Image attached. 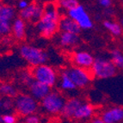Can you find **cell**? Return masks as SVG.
Wrapping results in <instances>:
<instances>
[{"label":"cell","instance_id":"cell-1","mask_svg":"<svg viewBox=\"0 0 123 123\" xmlns=\"http://www.w3.org/2000/svg\"><path fill=\"white\" fill-rule=\"evenodd\" d=\"M59 7L54 3H47L44 4V14L41 20L36 23L38 33L43 38H51L60 30L59 23L61 18Z\"/></svg>","mask_w":123,"mask_h":123},{"label":"cell","instance_id":"cell-2","mask_svg":"<svg viewBox=\"0 0 123 123\" xmlns=\"http://www.w3.org/2000/svg\"><path fill=\"white\" fill-rule=\"evenodd\" d=\"M19 53L23 60L32 67L44 65L48 60V54L47 52L29 44H23L21 46Z\"/></svg>","mask_w":123,"mask_h":123},{"label":"cell","instance_id":"cell-3","mask_svg":"<svg viewBox=\"0 0 123 123\" xmlns=\"http://www.w3.org/2000/svg\"><path fill=\"white\" fill-rule=\"evenodd\" d=\"M15 111L20 116L27 117L35 115L39 109V103L29 94H18L14 98Z\"/></svg>","mask_w":123,"mask_h":123},{"label":"cell","instance_id":"cell-4","mask_svg":"<svg viewBox=\"0 0 123 123\" xmlns=\"http://www.w3.org/2000/svg\"><path fill=\"white\" fill-rule=\"evenodd\" d=\"M66 101L65 96L59 90H51V92L41 101V110L48 115L60 114Z\"/></svg>","mask_w":123,"mask_h":123},{"label":"cell","instance_id":"cell-5","mask_svg":"<svg viewBox=\"0 0 123 123\" xmlns=\"http://www.w3.org/2000/svg\"><path fill=\"white\" fill-rule=\"evenodd\" d=\"M30 71L35 81L46 84L50 88L56 85L59 81L58 72L54 68L47 64L32 67Z\"/></svg>","mask_w":123,"mask_h":123},{"label":"cell","instance_id":"cell-6","mask_svg":"<svg viewBox=\"0 0 123 123\" xmlns=\"http://www.w3.org/2000/svg\"><path fill=\"white\" fill-rule=\"evenodd\" d=\"M92 77L99 79H106L114 77L117 72V68L112 61L103 57L95 58L94 63L90 68Z\"/></svg>","mask_w":123,"mask_h":123},{"label":"cell","instance_id":"cell-7","mask_svg":"<svg viewBox=\"0 0 123 123\" xmlns=\"http://www.w3.org/2000/svg\"><path fill=\"white\" fill-rule=\"evenodd\" d=\"M63 72L67 75L78 89L86 88L90 85L92 80V74L90 71L85 70L77 66H71L66 68Z\"/></svg>","mask_w":123,"mask_h":123},{"label":"cell","instance_id":"cell-8","mask_svg":"<svg viewBox=\"0 0 123 123\" xmlns=\"http://www.w3.org/2000/svg\"><path fill=\"white\" fill-rule=\"evenodd\" d=\"M66 15L73 19L81 28V29H90L93 28L92 19L90 18V15L82 4H79L73 10L68 11Z\"/></svg>","mask_w":123,"mask_h":123},{"label":"cell","instance_id":"cell-9","mask_svg":"<svg viewBox=\"0 0 123 123\" xmlns=\"http://www.w3.org/2000/svg\"><path fill=\"white\" fill-rule=\"evenodd\" d=\"M94 60L95 58L92 54L84 50L75 51L72 54V61L74 66L83 68L85 70H90Z\"/></svg>","mask_w":123,"mask_h":123},{"label":"cell","instance_id":"cell-10","mask_svg":"<svg viewBox=\"0 0 123 123\" xmlns=\"http://www.w3.org/2000/svg\"><path fill=\"white\" fill-rule=\"evenodd\" d=\"M83 103L82 99L79 97H70V98L66 99V103L64 105L63 109H62L61 116L65 119H73L74 115L76 113L77 109L80 107V105Z\"/></svg>","mask_w":123,"mask_h":123},{"label":"cell","instance_id":"cell-11","mask_svg":"<svg viewBox=\"0 0 123 123\" xmlns=\"http://www.w3.org/2000/svg\"><path fill=\"white\" fill-rule=\"evenodd\" d=\"M101 118L105 123H121L123 121V108L113 107L103 112Z\"/></svg>","mask_w":123,"mask_h":123},{"label":"cell","instance_id":"cell-12","mask_svg":"<svg viewBox=\"0 0 123 123\" xmlns=\"http://www.w3.org/2000/svg\"><path fill=\"white\" fill-rule=\"evenodd\" d=\"M29 95H31L35 100L39 102V101L43 100L47 95L51 92L52 90L49 86L35 80L29 87Z\"/></svg>","mask_w":123,"mask_h":123},{"label":"cell","instance_id":"cell-13","mask_svg":"<svg viewBox=\"0 0 123 123\" xmlns=\"http://www.w3.org/2000/svg\"><path fill=\"white\" fill-rule=\"evenodd\" d=\"M59 29L60 32H66L74 35H79L82 30L78 23L67 15H64L61 17L59 23Z\"/></svg>","mask_w":123,"mask_h":123},{"label":"cell","instance_id":"cell-14","mask_svg":"<svg viewBox=\"0 0 123 123\" xmlns=\"http://www.w3.org/2000/svg\"><path fill=\"white\" fill-rule=\"evenodd\" d=\"M95 114V108L92 104L89 103H84L80 105L74 115L73 119L77 121H88L93 117Z\"/></svg>","mask_w":123,"mask_h":123},{"label":"cell","instance_id":"cell-15","mask_svg":"<svg viewBox=\"0 0 123 123\" xmlns=\"http://www.w3.org/2000/svg\"><path fill=\"white\" fill-rule=\"evenodd\" d=\"M58 43L62 47H72L76 46L79 42V36L78 35L66 33V32H60L58 35Z\"/></svg>","mask_w":123,"mask_h":123},{"label":"cell","instance_id":"cell-16","mask_svg":"<svg viewBox=\"0 0 123 123\" xmlns=\"http://www.w3.org/2000/svg\"><path fill=\"white\" fill-rule=\"evenodd\" d=\"M14 37L17 40L22 41L25 38L26 35V23L25 21L21 19L20 17H17L12 22V31Z\"/></svg>","mask_w":123,"mask_h":123},{"label":"cell","instance_id":"cell-17","mask_svg":"<svg viewBox=\"0 0 123 123\" xmlns=\"http://www.w3.org/2000/svg\"><path fill=\"white\" fill-rule=\"evenodd\" d=\"M58 85H59V88L60 90H63V91H66V92L74 91V90H76L78 89L76 87V85L73 84V82L70 79V78L63 71L60 73V79L58 81Z\"/></svg>","mask_w":123,"mask_h":123},{"label":"cell","instance_id":"cell-18","mask_svg":"<svg viewBox=\"0 0 123 123\" xmlns=\"http://www.w3.org/2000/svg\"><path fill=\"white\" fill-rule=\"evenodd\" d=\"M0 17L4 20L13 22L17 18V10L12 5L3 4L0 7Z\"/></svg>","mask_w":123,"mask_h":123},{"label":"cell","instance_id":"cell-19","mask_svg":"<svg viewBox=\"0 0 123 123\" xmlns=\"http://www.w3.org/2000/svg\"><path fill=\"white\" fill-rule=\"evenodd\" d=\"M18 95L17 89L11 84L1 83L0 84V97H6L14 99Z\"/></svg>","mask_w":123,"mask_h":123},{"label":"cell","instance_id":"cell-20","mask_svg":"<svg viewBox=\"0 0 123 123\" xmlns=\"http://www.w3.org/2000/svg\"><path fill=\"white\" fill-rule=\"evenodd\" d=\"M15 110L14 99L6 97H0V114L2 115L5 114L12 113Z\"/></svg>","mask_w":123,"mask_h":123},{"label":"cell","instance_id":"cell-21","mask_svg":"<svg viewBox=\"0 0 123 123\" xmlns=\"http://www.w3.org/2000/svg\"><path fill=\"white\" fill-rule=\"evenodd\" d=\"M103 27L115 36H119L122 33V28H121V25L119 23L112 22V21H104L103 22Z\"/></svg>","mask_w":123,"mask_h":123},{"label":"cell","instance_id":"cell-22","mask_svg":"<svg viewBox=\"0 0 123 123\" xmlns=\"http://www.w3.org/2000/svg\"><path fill=\"white\" fill-rule=\"evenodd\" d=\"M111 61L117 69H123V53L120 50L114 49L111 51Z\"/></svg>","mask_w":123,"mask_h":123},{"label":"cell","instance_id":"cell-23","mask_svg":"<svg viewBox=\"0 0 123 123\" xmlns=\"http://www.w3.org/2000/svg\"><path fill=\"white\" fill-rule=\"evenodd\" d=\"M18 78L20 80V83L28 87L30 86L32 83L35 81L30 70H23L20 72V73L18 74Z\"/></svg>","mask_w":123,"mask_h":123},{"label":"cell","instance_id":"cell-24","mask_svg":"<svg viewBox=\"0 0 123 123\" xmlns=\"http://www.w3.org/2000/svg\"><path fill=\"white\" fill-rule=\"evenodd\" d=\"M35 3H30L29 5L26 9H24L23 10H20L19 17L21 19H23V21H29V22H31V20L33 18L34 12H35Z\"/></svg>","mask_w":123,"mask_h":123},{"label":"cell","instance_id":"cell-25","mask_svg":"<svg viewBox=\"0 0 123 123\" xmlns=\"http://www.w3.org/2000/svg\"><path fill=\"white\" fill-rule=\"evenodd\" d=\"M79 4V2L77 0H60V1H58L57 5L60 9L68 12V11L73 10L74 8H76L77 6H78Z\"/></svg>","mask_w":123,"mask_h":123},{"label":"cell","instance_id":"cell-26","mask_svg":"<svg viewBox=\"0 0 123 123\" xmlns=\"http://www.w3.org/2000/svg\"><path fill=\"white\" fill-rule=\"evenodd\" d=\"M12 31V22L0 17V37H5Z\"/></svg>","mask_w":123,"mask_h":123},{"label":"cell","instance_id":"cell-27","mask_svg":"<svg viewBox=\"0 0 123 123\" xmlns=\"http://www.w3.org/2000/svg\"><path fill=\"white\" fill-rule=\"evenodd\" d=\"M17 117L13 113L5 114L3 115V123H17Z\"/></svg>","mask_w":123,"mask_h":123},{"label":"cell","instance_id":"cell-28","mask_svg":"<svg viewBox=\"0 0 123 123\" xmlns=\"http://www.w3.org/2000/svg\"><path fill=\"white\" fill-rule=\"evenodd\" d=\"M23 123H41L40 117L35 114V115H29V116L24 117Z\"/></svg>","mask_w":123,"mask_h":123},{"label":"cell","instance_id":"cell-29","mask_svg":"<svg viewBox=\"0 0 123 123\" xmlns=\"http://www.w3.org/2000/svg\"><path fill=\"white\" fill-rule=\"evenodd\" d=\"M98 4L101 7H103L104 9H109L111 8L112 5V1L111 0H99Z\"/></svg>","mask_w":123,"mask_h":123},{"label":"cell","instance_id":"cell-30","mask_svg":"<svg viewBox=\"0 0 123 123\" xmlns=\"http://www.w3.org/2000/svg\"><path fill=\"white\" fill-rule=\"evenodd\" d=\"M29 4H30V3L28 2V1H26V0H20V1L17 2V9H19L20 10H23L29 6Z\"/></svg>","mask_w":123,"mask_h":123},{"label":"cell","instance_id":"cell-31","mask_svg":"<svg viewBox=\"0 0 123 123\" xmlns=\"http://www.w3.org/2000/svg\"><path fill=\"white\" fill-rule=\"evenodd\" d=\"M90 123H105V122L103 121V119L101 117H94V118L91 119Z\"/></svg>","mask_w":123,"mask_h":123},{"label":"cell","instance_id":"cell-32","mask_svg":"<svg viewBox=\"0 0 123 123\" xmlns=\"http://www.w3.org/2000/svg\"><path fill=\"white\" fill-rule=\"evenodd\" d=\"M113 14H114V10L112 8L104 9V15H106L107 17H110Z\"/></svg>","mask_w":123,"mask_h":123},{"label":"cell","instance_id":"cell-33","mask_svg":"<svg viewBox=\"0 0 123 123\" xmlns=\"http://www.w3.org/2000/svg\"><path fill=\"white\" fill-rule=\"evenodd\" d=\"M120 23H120V25L121 26V28H123V18L121 19V22H120Z\"/></svg>","mask_w":123,"mask_h":123},{"label":"cell","instance_id":"cell-34","mask_svg":"<svg viewBox=\"0 0 123 123\" xmlns=\"http://www.w3.org/2000/svg\"><path fill=\"white\" fill-rule=\"evenodd\" d=\"M0 123H3V115L0 114Z\"/></svg>","mask_w":123,"mask_h":123},{"label":"cell","instance_id":"cell-35","mask_svg":"<svg viewBox=\"0 0 123 123\" xmlns=\"http://www.w3.org/2000/svg\"><path fill=\"white\" fill-rule=\"evenodd\" d=\"M2 5H3V3H2V2H1V1H0V7L2 6Z\"/></svg>","mask_w":123,"mask_h":123},{"label":"cell","instance_id":"cell-36","mask_svg":"<svg viewBox=\"0 0 123 123\" xmlns=\"http://www.w3.org/2000/svg\"><path fill=\"white\" fill-rule=\"evenodd\" d=\"M121 123H123V121H122V122H121Z\"/></svg>","mask_w":123,"mask_h":123}]
</instances>
